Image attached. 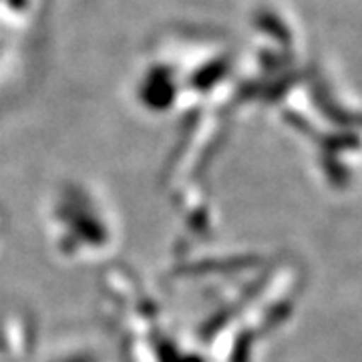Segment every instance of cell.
<instances>
[{
	"label": "cell",
	"mask_w": 362,
	"mask_h": 362,
	"mask_svg": "<svg viewBox=\"0 0 362 362\" xmlns=\"http://www.w3.org/2000/svg\"><path fill=\"white\" fill-rule=\"evenodd\" d=\"M51 0H0V71L35 57Z\"/></svg>",
	"instance_id": "6da1fadb"
}]
</instances>
